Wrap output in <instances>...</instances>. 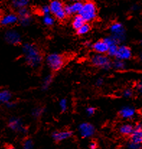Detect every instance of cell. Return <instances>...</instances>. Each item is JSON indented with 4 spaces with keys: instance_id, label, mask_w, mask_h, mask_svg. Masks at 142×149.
<instances>
[{
    "instance_id": "6da1fadb",
    "label": "cell",
    "mask_w": 142,
    "mask_h": 149,
    "mask_svg": "<svg viewBox=\"0 0 142 149\" xmlns=\"http://www.w3.org/2000/svg\"><path fill=\"white\" fill-rule=\"evenodd\" d=\"M22 54L26 64L33 68H37L42 64L43 57L41 51L36 45L25 42L22 47Z\"/></svg>"
},
{
    "instance_id": "7a4b0ae2",
    "label": "cell",
    "mask_w": 142,
    "mask_h": 149,
    "mask_svg": "<svg viewBox=\"0 0 142 149\" xmlns=\"http://www.w3.org/2000/svg\"><path fill=\"white\" fill-rule=\"evenodd\" d=\"M79 15L86 22H92L97 19V8L95 3L92 1H85L82 4Z\"/></svg>"
},
{
    "instance_id": "3957f363",
    "label": "cell",
    "mask_w": 142,
    "mask_h": 149,
    "mask_svg": "<svg viewBox=\"0 0 142 149\" xmlns=\"http://www.w3.org/2000/svg\"><path fill=\"white\" fill-rule=\"evenodd\" d=\"M90 61L93 66L105 71H108L112 68L111 58H110L107 54L94 53L90 58Z\"/></svg>"
},
{
    "instance_id": "277c9868",
    "label": "cell",
    "mask_w": 142,
    "mask_h": 149,
    "mask_svg": "<svg viewBox=\"0 0 142 149\" xmlns=\"http://www.w3.org/2000/svg\"><path fill=\"white\" fill-rule=\"evenodd\" d=\"M45 63L51 71H58L64 66L65 58L62 55L57 53H52L47 55L45 57Z\"/></svg>"
},
{
    "instance_id": "5b68a950",
    "label": "cell",
    "mask_w": 142,
    "mask_h": 149,
    "mask_svg": "<svg viewBox=\"0 0 142 149\" xmlns=\"http://www.w3.org/2000/svg\"><path fill=\"white\" fill-rule=\"evenodd\" d=\"M51 15L59 21H64L66 19V13L65 12L64 4L62 0H51L49 4Z\"/></svg>"
},
{
    "instance_id": "8992f818",
    "label": "cell",
    "mask_w": 142,
    "mask_h": 149,
    "mask_svg": "<svg viewBox=\"0 0 142 149\" xmlns=\"http://www.w3.org/2000/svg\"><path fill=\"white\" fill-rule=\"evenodd\" d=\"M111 35L118 41L119 44L124 42L126 39V30L125 26L119 22H113L109 27Z\"/></svg>"
},
{
    "instance_id": "52a82bcc",
    "label": "cell",
    "mask_w": 142,
    "mask_h": 149,
    "mask_svg": "<svg viewBox=\"0 0 142 149\" xmlns=\"http://www.w3.org/2000/svg\"><path fill=\"white\" fill-rule=\"evenodd\" d=\"M18 16V23L21 26L25 27L30 26L33 20V15L31 12L27 7H24L17 10Z\"/></svg>"
},
{
    "instance_id": "ba28073f",
    "label": "cell",
    "mask_w": 142,
    "mask_h": 149,
    "mask_svg": "<svg viewBox=\"0 0 142 149\" xmlns=\"http://www.w3.org/2000/svg\"><path fill=\"white\" fill-rule=\"evenodd\" d=\"M78 131L82 138H90L95 135L96 129L92 123L84 122L78 126Z\"/></svg>"
},
{
    "instance_id": "9c48e42d",
    "label": "cell",
    "mask_w": 142,
    "mask_h": 149,
    "mask_svg": "<svg viewBox=\"0 0 142 149\" xmlns=\"http://www.w3.org/2000/svg\"><path fill=\"white\" fill-rule=\"evenodd\" d=\"M4 39L7 43L12 45H18L21 43L22 36L16 30H7L4 34Z\"/></svg>"
},
{
    "instance_id": "30bf717a",
    "label": "cell",
    "mask_w": 142,
    "mask_h": 149,
    "mask_svg": "<svg viewBox=\"0 0 142 149\" xmlns=\"http://www.w3.org/2000/svg\"><path fill=\"white\" fill-rule=\"evenodd\" d=\"M7 126L10 130L15 133H26L27 131V127L24 126L22 120L17 117H13L10 118L7 123Z\"/></svg>"
},
{
    "instance_id": "8fae6325",
    "label": "cell",
    "mask_w": 142,
    "mask_h": 149,
    "mask_svg": "<svg viewBox=\"0 0 142 149\" xmlns=\"http://www.w3.org/2000/svg\"><path fill=\"white\" fill-rule=\"evenodd\" d=\"M133 56V52L131 48L128 45H124V44H119L118 46V50L116 55H115V58L120 59L126 61L130 60Z\"/></svg>"
},
{
    "instance_id": "7c38bea8",
    "label": "cell",
    "mask_w": 142,
    "mask_h": 149,
    "mask_svg": "<svg viewBox=\"0 0 142 149\" xmlns=\"http://www.w3.org/2000/svg\"><path fill=\"white\" fill-rule=\"evenodd\" d=\"M18 23V16L15 13H7L0 16V26L10 27Z\"/></svg>"
},
{
    "instance_id": "4fadbf2b",
    "label": "cell",
    "mask_w": 142,
    "mask_h": 149,
    "mask_svg": "<svg viewBox=\"0 0 142 149\" xmlns=\"http://www.w3.org/2000/svg\"><path fill=\"white\" fill-rule=\"evenodd\" d=\"M134 131L130 135V141L136 144L142 143V125L138 123L134 125Z\"/></svg>"
},
{
    "instance_id": "5bb4252c",
    "label": "cell",
    "mask_w": 142,
    "mask_h": 149,
    "mask_svg": "<svg viewBox=\"0 0 142 149\" xmlns=\"http://www.w3.org/2000/svg\"><path fill=\"white\" fill-rule=\"evenodd\" d=\"M73 136V132L71 130H56L53 132L51 137L55 142L60 143L68 140Z\"/></svg>"
},
{
    "instance_id": "9a60e30c",
    "label": "cell",
    "mask_w": 142,
    "mask_h": 149,
    "mask_svg": "<svg viewBox=\"0 0 142 149\" xmlns=\"http://www.w3.org/2000/svg\"><path fill=\"white\" fill-rule=\"evenodd\" d=\"M83 2L79 1H72L71 3L64 5L65 12L67 16H72V15H78L82 9Z\"/></svg>"
},
{
    "instance_id": "2e32d148",
    "label": "cell",
    "mask_w": 142,
    "mask_h": 149,
    "mask_svg": "<svg viewBox=\"0 0 142 149\" xmlns=\"http://www.w3.org/2000/svg\"><path fill=\"white\" fill-rule=\"evenodd\" d=\"M136 110L134 107L131 106H125L119 110L118 115L121 118L124 120L133 119L136 116Z\"/></svg>"
},
{
    "instance_id": "e0dca14e",
    "label": "cell",
    "mask_w": 142,
    "mask_h": 149,
    "mask_svg": "<svg viewBox=\"0 0 142 149\" xmlns=\"http://www.w3.org/2000/svg\"><path fill=\"white\" fill-rule=\"evenodd\" d=\"M90 48L96 54H106L108 49V45L103 40H100L92 44Z\"/></svg>"
},
{
    "instance_id": "ac0fdd59",
    "label": "cell",
    "mask_w": 142,
    "mask_h": 149,
    "mask_svg": "<svg viewBox=\"0 0 142 149\" xmlns=\"http://www.w3.org/2000/svg\"><path fill=\"white\" fill-rule=\"evenodd\" d=\"M134 125L131 123H124L119 127V133L123 136H130L134 131Z\"/></svg>"
},
{
    "instance_id": "d6986e66",
    "label": "cell",
    "mask_w": 142,
    "mask_h": 149,
    "mask_svg": "<svg viewBox=\"0 0 142 149\" xmlns=\"http://www.w3.org/2000/svg\"><path fill=\"white\" fill-rule=\"evenodd\" d=\"M12 97H13V95L10 91L7 89L0 90V105L5 104L9 101L12 100Z\"/></svg>"
},
{
    "instance_id": "ffe728a7",
    "label": "cell",
    "mask_w": 142,
    "mask_h": 149,
    "mask_svg": "<svg viewBox=\"0 0 142 149\" xmlns=\"http://www.w3.org/2000/svg\"><path fill=\"white\" fill-rule=\"evenodd\" d=\"M53 80V77L52 74H48L45 76L42 80V84H41V89L43 91H47L49 87L51 86L52 82Z\"/></svg>"
},
{
    "instance_id": "44dd1931",
    "label": "cell",
    "mask_w": 142,
    "mask_h": 149,
    "mask_svg": "<svg viewBox=\"0 0 142 149\" xmlns=\"http://www.w3.org/2000/svg\"><path fill=\"white\" fill-rule=\"evenodd\" d=\"M85 22H86L84 20L83 18L78 14V15H74V18H73L72 19V22H71V26H72L74 30H77L82 26V25H84Z\"/></svg>"
},
{
    "instance_id": "7402d4cb",
    "label": "cell",
    "mask_w": 142,
    "mask_h": 149,
    "mask_svg": "<svg viewBox=\"0 0 142 149\" xmlns=\"http://www.w3.org/2000/svg\"><path fill=\"white\" fill-rule=\"evenodd\" d=\"M30 3V0H12V7L18 10L21 8L27 7Z\"/></svg>"
},
{
    "instance_id": "603a6c76",
    "label": "cell",
    "mask_w": 142,
    "mask_h": 149,
    "mask_svg": "<svg viewBox=\"0 0 142 149\" xmlns=\"http://www.w3.org/2000/svg\"><path fill=\"white\" fill-rule=\"evenodd\" d=\"M127 66L126 61L120 59L115 58L113 61H112V68L115 69L116 71H123L125 70Z\"/></svg>"
},
{
    "instance_id": "cb8c5ba5",
    "label": "cell",
    "mask_w": 142,
    "mask_h": 149,
    "mask_svg": "<svg viewBox=\"0 0 142 149\" xmlns=\"http://www.w3.org/2000/svg\"><path fill=\"white\" fill-rule=\"evenodd\" d=\"M91 30V25L89 22H85L84 25H82V26L79 27L78 30H77V34L78 36H85V35L87 34L88 33H90Z\"/></svg>"
},
{
    "instance_id": "d4e9b609",
    "label": "cell",
    "mask_w": 142,
    "mask_h": 149,
    "mask_svg": "<svg viewBox=\"0 0 142 149\" xmlns=\"http://www.w3.org/2000/svg\"><path fill=\"white\" fill-rule=\"evenodd\" d=\"M55 21H56V19H55L54 17L52 15H51V14H50V15H44V16L43 17V23L44 25H45V26L47 27H51L53 26V25H54Z\"/></svg>"
},
{
    "instance_id": "484cf974",
    "label": "cell",
    "mask_w": 142,
    "mask_h": 149,
    "mask_svg": "<svg viewBox=\"0 0 142 149\" xmlns=\"http://www.w3.org/2000/svg\"><path fill=\"white\" fill-rule=\"evenodd\" d=\"M45 111V109L44 108V107H36V108H34L33 110H32L31 115L34 119H39L41 117H42V115H43Z\"/></svg>"
},
{
    "instance_id": "4316f807",
    "label": "cell",
    "mask_w": 142,
    "mask_h": 149,
    "mask_svg": "<svg viewBox=\"0 0 142 149\" xmlns=\"http://www.w3.org/2000/svg\"><path fill=\"white\" fill-rule=\"evenodd\" d=\"M118 46V45H113L108 47V49L106 54L108 55L110 58H115L117 53Z\"/></svg>"
},
{
    "instance_id": "83f0119b",
    "label": "cell",
    "mask_w": 142,
    "mask_h": 149,
    "mask_svg": "<svg viewBox=\"0 0 142 149\" xmlns=\"http://www.w3.org/2000/svg\"><path fill=\"white\" fill-rule=\"evenodd\" d=\"M103 40L105 41V43L108 45V47L111 46V45H119V43L118 42V41L113 37L112 36H107L105 37V38L103 39Z\"/></svg>"
},
{
    "instance_id": "f1b7e54d",
    "label": "cell",
    "mask_w": 142,
    "mask_h": 149,
    "mask_svg": "<svg viewBox=\"0 0 142 149\" xmlns=\"http://www.w3.org/2000/svg\"><path fill=\"white\" fill-rule=\"evenodd\" d=\"M22 148L25 149H32L34 148V142L31 138H27L22 143Z\"/></svg>"
},
{
    "instance_id": "f546056e",
    "label": "cell",
    "mask_w": 142,
    "mask_h": 149,
    "mask_svg": "<svg viewBox=\"0 0 142 149\" xmlns=\"http://www.w3.org/2000/svg\"><path fill=\"white\" fill-rule=\"evenodd\" d=\"M59 107L62 112H64L68 109V100L63 98L59 101Z\"/></svg>"
},
{
    "instance_id": "4dcf8cb0",
    "label": "cell",
    "mask_w": 142,
    "mask_h": 149,
    "mask_svg": "<svg viewBox=\"0 0 142 149\" xmlns=\"http://www.w3.org/2000/svg\"><path fill=\"white\" fill-rule=\"evenodd\" d=\"M96 112V109L94 107H87L85 109V113L88 117H92Z\"/></svg>"
},
{
    "instance_id": "1f68e13d",
    "label": "cell",
    "mask_w": 142,
    "mask_h": 149,
    "mask_svg": "<svg viewBox=\"0 0 142 149\" xmlns=\"http://www.w3.org/2000/svg\"><path fill=\"white\" fill-rule=\"evenodd\" d=\"M41 13L43 15H47L51 14V10H50L49 5H43L41 8Z\"/></svg>"
},
{
    "instance_id": "d6a6232c",
    "label": "cell",
    "mask_w": 142,
    "mask_h": 149,
    "mask_svg": "<svg viewBox=\"0 0 142 149\" xmlns=\"http://www.w3.org/2000/svg\"><path fill=\"white\" fill-rule=\"evenodd\" d=\"M127 148L130 149H140L141 148V144H136L135 143L129 141L127 143Z\"/></svg>"
},
{
    "instance_id": "836d02e7",
    "label": "cell",
    "mask_w": 142,
    "mask_h": 149,
    "mask_svg": "<svg viewBox=\"0 0 142 149\" xmlns=\"http://www.w3.org/2000/svg\"><path fill=\"white\" fill-rule=\"evenodd\" d=\"M123 95L126 98H131L134 95V92L131 89H126L123 92Z\"/></svg>"
},
{
    "instance_id": "e575fe53",
    "label": "cell",
    "mask_w": 142,
    "mask_h": 149,
    "mask_svg": "<svg viewBox=\"0 0 142 149\" xmlns=\"http://www.w3.org/2000/svg\"><path fill=\"white\" fill-rule=\"evenodd\" d=\"M4 105L6 106V107L8 109H13L14 107H15V106H16V103L12 101V100H10V101H9L8 102L6 103Z\"/></svg>"
},
{
    "instance_id": "d590c367",
    "label": "cell",
    "mask_w": 142,
    "mask_h": 149,
    "mask_svg": "<svg viewBox=\"0 0 142 149\" xmlns=\"http://www.w3.org/2000/svg\"><path fill=\"white\" fill-rule=\"evenodd\" d=\"M97 146H98V145H97V142L94 141H92L89 143V146H88V147L90 149H96L97 148Z\"/></svg>"
},
{
    "instance_id": "8d00e7d4",
    "label": "cell",
    "mask_w": 142,
    "mask_h": 149,
    "mask_svg": "<svg viewBox=\"0 0 142 149\" xmlns=\"http://www.w3.org/2000/svg\"><path fill=\"white\" fill-rule=\"evenodd\" d=\"M103 84H104V80H103V79H102V78L97 79V81H96V82H95V84L97 86H103Z\"/></svg>"
},
{
    "instance_id": "74e56055",
    "label": "cell",
    "mask_w": 142,
    "mask_h": 149,
    "mask_svg": "<svg viewBox=\"0 0 142 149\" xmlns=\"http://www.w3.org/2000/svg\"><path fill=\"white\" fill-rule=\"evenodd\" d=\"M136 89L139 93H141L142 92V83L141 81H139L136 84Z\"/></svg>"
},
{
    "instance_id": "f35d334b",
    "label": "cell",
    "mask_w": 142,
    "mask_h": 149,
    "mask_svg": "<svg viewBox=\"0 0 142 149\" xmlns=\"http://www.w3.org/2000/svg\"><path fill=\"white\" fill-rule=\"evenodd\" d=\"M71 1H79V2H83V1H87V0H71Z\"/></svg>"
},
{
    "instance_id": "ab89813d",
    "label": "cell",
    "mask_w": 142,
    "mask_h": 149,
    "mask_svg": "<svg viewBox=\"0 0 142 149\" xmlns=\"http://www.w3.org/2000/svg\"><path fill=\"white\" fill-rule=\"evenodd\" d=\"M0 16H1V13H0Z\"/></svg>"
}]
</instances>
